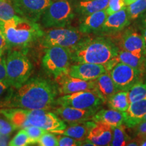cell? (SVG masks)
Returning a JSON list of instances; mask_svg holds the SVG:
<instances>
[{"mask_svg":"<svg viewBox=\"0 0 146 146\" xmlns=\"http://www.w3.org/2000/svg\"><path fill=\"white\" fill-rule=\"evenodd\" d=\"M107 72L104 65L92 63H76L70 65L68 74L83 81H93Z\"/></svg>","mask_w":146,"mask_h":146,"instance_id":"15","label":"cell"},{"mask_svg":"<svg viewBox=\"0 0 146 146\" xmlns=\"http://www.w3.org/2000/svg\"><path fill=\"white\" fill-rule=\"evenodd\" d=\"M54 1H58V0H54Z\"/></svg>","mask_w":146,"mask_h":146,"instance_id":"48","label":"cell"},{"mask_svg":"<svg viewBox=\"0 0 146 146\" xmlns=\"http://www.w3.org/2000/svg\"><path fill=\"white\" fill-rule=\"evenodd\" d=\"M138 139L139 140L140 145L146 146V137H144L141 138V139Z\"/></svg>","mask_w":146,"mask_h":146,"instance_id":"44","label":"cell"},{"mask_svg":"<svg viewBox=\"0 0 146 146\" xmlns=\"http://www.w3.org/2000/svg\"><path fill=\"white\" fill-rule=\"evenodd\" d=\"M110 108L126 112L130 105L128 98V91H119L112 95L107 102Z\"/></svg>","mask_w":146,"mask_h":146,"instance_id":"25","label":"cell"},{"mask_svg":"<svg viewBox=\"0 0 146 146\" xmlns=\"http://www.w3.org/2000/svg\"><path fill=\"white\" fill-rule=\"evenodd\" d=\"M10 135H4L0 133V146L8 145L10 141Z\"/></svg>","mask_w":146,"mask_h":146,"instance_id":"39","label":"cell"},{"mask_svg":"<svg viewBox=\"0 0 146 146\" xmlns=\"http://www.w3.org/2000/svg\"><path fill=\"white\" fill-rule=\"evenodd\" d=\"M118 91H129L135 84L143 80L145 72L122 62H118L109 71Z\"/></svg>","mask_w":146,"mask_h":146,"instance_id":"10","label":"cell"},{"mask_svg":"<svg viewBox=\"0 0 146 146\" xmlns=\"http://www.w3.org/2000/svg\"><path fill=\"white\" fill-rule=\"evenodd\" d=\"M11 1H12V0H11Z\"/></svg>","mask_w":146,"mask_h":146,"instance_id":"49","label":"cell"},{"mask_svg":"<svg viewBox=\"0 0 146 146\" xmlns=\"http://www.w3.org/2000/svg\"><path fill=\"white\" fill-rule=\"evenodd\" d=\"M112 138V127L101 122H96L87 137V139L92 142L95 146L109 145Z\"/></svg>","mask_w":146,"mask_h":146,"instance_id":"18","label":"cell"},{"mask_svg":"<svg viewBox=\"0 0 146 146\" xmlns=\"http://www.w3.org/2000/svg\"><path fill=\"white\" fill-rule=\"evenodd\" d=\"M58 145L60 146H76L81 145L82 140L74 139L71 137L64 135L57 137Z\"/></svg>","mask_w":146,"mask_h":146,"instance_id":"34","label":"cell"},{"mask_svg":"<svg viewBox=\"0 0 146 146\" xmlns=\"http://www.w3.org/2000/svg\"><path fill=\"white\" fill-rule=\"evenodd\" d=\"M112 38L120 50L146 56V47L143 36L133 27H127Z\"/></svg>","mask_w":146,"mask_h":146,"instance_id":"11","label":"cell"},{"mask_svg":"<svg viewBox=\"0 0 146 146\" xmlns=\"http://www.w3.org/2000/svg\"><path fill=\"white\" fill-rule=\"evenodd\" d=\"M125 118V112H120L110 108L98 110L93 116L92 120L106 123L111 127H116L124 124Z\"/></svg>","mask_w":146,"mask_h":146,"instance_id":"22","label":"cell"},{"mask_svg":"<svg viewBox=\"0 0 146 146\" xmlns=\"http://www.w3.org/2000/svg\"><path fill=\"white\" fill-rule=\"evenodd\" d=\"M86 35L78 29L70 26L51 28L50 30L44 31L39 41L41 46L45 48L53 46L70 48L77 44Z\"/></svg>","mask_w":146,"mask_h":146,"instance_id":"7","label":"cell"},{"mask_svg":"<svg viewBox=\"0 0 146 146\" xmlns=\"http://www.w3.org/2000/svg\"><path fill=\"white\" fill-rule=\"evenodd\" d=\"M133 133L135 137L138 139L146 137V121L141 122L137 126L133 128Z\"/></svg>","mask_w":146,"mask_h":146,"instance_id":"36","label":"cell"},{"mask_svg":"<svg viewBox=\"0 0 146 146\" xmlns=\"http://www.w3.org/2000/svg\"><path fill=\"white\" fill-rule=\"evenodd\" d=\"M17 16L11 0H0V22H4Z\"/></svg>","mask_w":146,"mask_h":146,"instance_id":"29","label":"cell"},{"mask_svg":"<svg viewBox=\"0 0 146 146\" xmlns=\"http://www.w3.org/2000/svg\"><path fill=\"white\" fill-rule=\"evenodd\" d=\"M127 11L131 21L137 20L146 12V0H137L128 5Z\"/></svg>","mask_w":146,"mask_h":146,"instance_id":"28","label":"cell"},{"mask_svg":"<svg viewBox=\"0 0 146 146\" xmlns=\"http://www.w3.org/2000/svg\"><path fill=\"white\" fill-rule=\"evenodd\" d=\"M145 121H146V114H145V116H144V117H143V120H142L141 122H145Z\"/></svg>","mask_w":146,"mask_h":146,"instance_id":"47","label":"cell"},{"mask_svg":"<svg viewBox=\"0 0 146 146\" xmlns=\"http://www.w3.org/2000/svg\"><path fill=\"white\" fill-rule=\"evenodd\" d=\"M37 143L41 146H57L58 137L50 131H46L41 137Z\"/></svg>","mask_w":146,"mask_h":146,"instance_id":"32","label":"cell"},{"mask_svg":"<svg viewBox=\"0 0 146 146\" xmlns=\"http://www.w3.org/2000/svg\"><path fill=\"white\" fill-rule=\"evenodd\" d=\"M68 49L73 62L103 65L116 57L120 50L111 36L96 35L94 36L87 35Z\"/></svg>","mask_w":146,"mask_h":146,"instance_id":"2","label":"cell"},{"mask_svg":"<svg viewBox=\"0 0 146 146\" xmlns=\"http://www.w3.org/2000/svg\"><path fill=\"white\" fill-rule=\"evenodd\" d=\"M16 129H17V127L8 120L0 118V133L10 135Z\"/></svg>","mask_w":146,"mask_h":146,"instance_id":"35","label":"cell"},{"mask_svg":"<svg viewBox=\"0 0 146 146\" xmlns=\"http://www.w3.org/2000/svg\"><path fill=\"white\" fill-rule=\"evenodd\" d=\"M140 31H141V33L142 35V36H143L144 42H145V47H146V27L140 29Z\"/></svg>","mask_w":146,"mask_h":146,"instance_id":"43","label":"cell"},{"mask_svg":"<svg viewBox=\"0 0 146 146\" xmlns=\"http://www.w3.org/2000/svg\"><path fill=\"white\" fill-rule=\"evenodd\" d=\"M128 98L131 103L146 98V81L137 82L128 91Z\"/></svg>","mask_w":146,"mask_h":146,"instance_id":"27","label":"cell"},{"mask_svg":"<svg viewBox=\"0 0 146 146\" xmlns=\"http://www.w3.org/2000/svg\"><path fill=\"white\" fill-rule=\"evenodd\" d=\"M71 62L68 48L53 46L45 48L42 59V66L47 74L56 78L68 73Z\"/></svg>","mask_w":146,"mask_h":146,"instance_id":"6","label":"cell"},{"mask_svg":"<svg viewBox=\"0 0 146 146\" xmlns=\"http://www.w3.org/2000/svg\"><path fill=\"white\" fill-rule=\"evenodd\" d=\"M12 92L3 106L28 110H49L55 104L57 85L41 77H33Z\"/></svg>","mask_w":146,"mask_h":146,"instance_id":"1","label":"cell"},{"mask_svg":"<svg viewBox=\"0 0 146 146\" xmlns=\"http://www.w3.org/2000/svg\"><path fill=\"white\" fill-rule=\"evenodd\" d=\"M25 129L28 133L29 137H30L33 143V145L37 143L41 137L46 132V131L43 130L41 128L32 125L29 126V127L25 128Z\"/></svg>","mask_w":146,"mask_h":146,"instance_id":"31","label":"cell"},{"mask_svg":"<svg viewBox=\"0 0 146 146\" xmlns=\"http://www.w3.org/2000/svg\"><path fill=\"white\" fill-rule=\"evenodd\" d=\"M55 80L57 83L58 92L62 95L71 94L81 91L94 90L95 88L94 80L83 81L72 77L68 73L58 76Z\"/></svg>","mask_w":146,"mask_h":146,"instance_id":"14","label":"cell"},{"mask_svg":"<svg viewBox=\"0 0 146 146\" xmlns=\"http://www.w3.org/2000/svg\"><path fill=\"white\" fill-rule=\"evenodd\" d=\"M96 124L94 120L83 122V123L74 124L67 127L64 130L58 131L55 133L64 135L78 140H83L87 138L89 131Z\"/></svg>","mask_w":146,"mask_h":146,"instance_id":"23","label":"cell"},{"mask_svg":"<svg viewBox=\"0 0 146 146\" xmlns=\"http://www.w3.org/2000/svg\"><path fill=\"white\" fill-rule=\"evenodd\" d=\"M55 104L62 106L88 110L96 112L104 102L94 90H85L64 95L56 100Z\"/></svg>","mask_w":146,"mask_h":146,"instance_id":"9","label":"cell"},{"mask_svg":"<svg viewBox=\"0 0 146 146\" xmlns=\"http://www.w3.org/2000/svg\"><path fill=\"white\" fill-rule=\"evenodd\" d=\"M17 15L35 23L52 3V0H12Z\"/></svg>","mask_w":146,"mask_h":146,"instance_id":"12","label":"cell"},{"mask_svg":"<svg viewBox=\"0 0 146 146\" xmlns=\"http://www.w3.org/2000/svg\"><path fill=\"white\" fill-rule=\"evenodd\" d=\"M137 19V25L139 28L141 29L146 27V12L144 13L143 15L139 16Z\"/></svg>","mask_w":146,"mask_h":146,"instance_id":"40","label":"cell"},{"mask_svg":"<svg viewBox=\"0 0 146 146\" xmlns=\"http://www.w3.org/2000/svg\"><path fill=\"white\" fill-rule=\"evenodd\" d=\"M94 83L95 88L94 90L102 98L104 104L107 103L108 100L112 95L118 91L109 72H106L95 79Z\"/></svg>","mask_w":146,"mask_h":146,"instance_id":"21","label":"cell"},{"mask_svg":"<svg viewBox=\"0 0 146 146\" xmlns=\"http://www.w3.org/2000/svg\"><path fill=\"white\" fill-rule=\"evenodd\" d=\"M109 0H74L72 1L74 13L83 18L106 9Z\"/></svg>","mask_w":146,"mask_h":146,"instance_id":"20","label":"cell"},{"mask_svg":"<svg viewBox=\"0 0 146 146\" xmlns=\"http://www.w3.org/2000/svg\"><path fill=\"white\" fill-rule=\"evenodd\" d=\"M29 145H33V143L25 129H22L18 131L8 143V145L10 146H26Z\"/></svg>","mask_w":146,"mask_h":146,"instance_id":"30","label":"cell"},{"mask_svg":"<svg viewBox=\"0 0 146 146\" xmlns=\"http://www.w3.org/2000/svg\"><path fill=\"white\" fill-rule=\"evenodd\" d=\"M31 125L52 133L63 131L67 127L65 122L48 110L25 109L23 129Z\"/></svg>","mask_w":146,"mask_h":146,"instance_id":"8","label":"cell"},{"mask_svg":"<svg viewBox=\"0 0 146 146\" xmlns=\"http://www.w3.org/2000/svg\"><path fill=\"white\" fill-rule=\"evenodd\" d=\"M116 59L118 62L124 63L146 72V56H139L127 51L120 50Z\"/></svg>","mask_w":146,"mask_h":146,"instance_id":"24","label":"cell"},{"mask_svg":"<svg viewBox=\"0 0 146 146\" xmlns=\"http://www.w3.org/2000/svg\"><path fill=\"white\" fill-rule=\"evenodd\" d=\"M131 21L128 16L127 8L108 16L97 35L114 36L121 33L130 25Z\"/></svg>","mask_w":146,"mask_h":146,"instance_id":"13","label":"cell"},{"mask_svg":"<svg viewBox=\"0 0 146 146\" xmlns=\"http://www.w3.org/2000/svg\"><path fill=\"white\" fill-rule=\"evenodd\" d=\"M75 16L72 1L58 0L47 7L40 21L46 29L66 27L70 26Z\"/></svg>","mask_w":146,"mask_h":146,"instance_id":"5","label":"cell"},{"mask_svg":"<svg viewBox=\"0 0 146 146\" xmlns=\"http://www.w3.org/2000/svg\"><path fill=\"white\" fill-rule=\"evenodd\" d=\"M126 145H127V146H138V145H140L139 140L137 137H135V138L133 139L132 140L131 139L130 141L128 142Z\"/></svg>","mask_w":146,"mask_h":146,"instance_id":"42","label":"cell"},{"mask_svg":"<svg viewBox=\"0 0 146 146\" xmlns=\"http://www.w3.org/2000/svg\"><path fill=\"white\" fill-rule=\"evenodd\" d=\"M54 113L64 122L71 125L91 120L96 112L88 110L60 106L54 110Z\"/></svg>","mask_w":146,"mask_h":146,"instance_id":"16","label":"cell"},{"mask_svg":"<svg viewBox=\"0 0 146 146\" xmlns=\"http://www.w3.org/2000/svg\"><path fill=\"white\" fill-rule=\"evenodd\" d=\"M126 7L125 0H109L108 4L106 10L108 15H110L123 10Z\"/></svg>","mask_w":146,"mask_h":146,"instance_id":"33","label":"cell"},{"mask_svg":"<svg viewBox=\"0 0 146 146\" xmlns=\"http://www.w3.org/2000/svg\"><path fill=\"white\" fill-rule=\"evenodd\" d=\"M0 49H3V50L7 49L6 41L1 30H0Z\"/></svg>","mask_w":146,"mask_h":146,"instance_id":"41","label":"cell"},{"mask_svg":"<svg viewBox=\"0 0 146 146\" xmlns=\"http://www.w3.org/2000/svg\"><path fill=\"white\" fill-rule=\"evenodd\" d=\"M0 30L9 50L27 48L41 39L44 33L37 23L18 15L6 21L0 22Z\"/></svg>","mask_w":146,"mask_h":146,"instance_id":"3","label":"cell"},{"mask_svg":"<svg viewBox=\"0 0 146 146\" xmlns=\"http://www.w3.org/2000/svg\"><path fill=\"white\" fill-rule=\"evenodd\" d=\"M5 62L8 82L10 87L19 88L30 78L33 65L23 52L18 50H10Z\"/></svg>","mask_w":146,"mask_h":146,"instance_id":"4","label":"cell"},{"mask_svg":"<svg viewBox=\"0 0 146 146\" xmlns=\"http://www.w3.org/2000/svg\"><path fill=\"white\" fill-rule=\"evenodd\" d=\"M5 50H3V49H0V58L2 57L3 55V52H4Z\"/></svg>","mask_w":146,"mask_h":146,"instance_id":"46","label":"cell"},{"mask_svg":"<svg viewBox=\"0 0 146 146\" xmlns=\"http://www.w3.org/2000/svg\"><path fill=\"white\" fill-rule=\"evenodd\" d=\"M108 16V15L105 9L85 17L80 18L78 29L83 34L97 35L99 33Z\"/></svg>","mask_w":146,"mask_h":146,"instance_id":"17","label":"cell"},{"mask_svg":"<svg viewBox=\"0 0 146 146\" xmlns=\"http://www.w3.org/2000/svg\"><path fill=\"white\" fill-rule=\"evenodd\" d=\"M146 114V98L130 104L125 112L124 125L129 129H133L141 123Z\"/></svg>","mask_w":146,"mask_h":146,"instance_id":"19","label":"cell"},{"mask_svg":"<svg viewBox=\"0 0 146 146\" xmlns=\"http://www.w3.org/2000/svg\"><path fill=\"white\" fill-rule=\"evenodd\" d=\"M135 1H137V0H125V2L126 3V5H129L135 2Z\"/></svg>","mask_w":146,"mask_h":146,"instance_id":"45","label":"cell"},{"mask_svg":"<svg viewBox=\"0 0 146 146\" xmlns=\"http://www.w3.org/2000/svg\"><path fill=\"white\" fill-rule=\"evenodd\" d=\"M126 127L121 125L112 127V138L109 145L111 146H124L131 140V137L125 131Z\"/></svg>","mask_w":146,"mask_h":146,"instance_id":"26","label":"cell"},{"mask_svg":"<svg viewBox=\"0 0 146 146\" xmlns=\"http://www.w3.org/2000/svg\"><path fill=\"white\" fill-rule=\"evenodd\" d=\"M9 87L10 86L8 84L0 81V100H2L4 94L8 91Z\"/></svg>","mask_w":146,"mask_h":146,"instance_id":"38","label":"cell"},{"mask_svg":"<svg viewBox=\"0 0 146 146\" xmlns=\"http://www.w3.org/2000/svg\"><path fill=\"white\" fill-rule=\"evenodd\" d=\"M0 81L8 84L5 58H3V56L0 58Z\"/></svg>","mask_w":146,"mask_h":146,"instance_id":"37","label":"cell"}]
</instances>
